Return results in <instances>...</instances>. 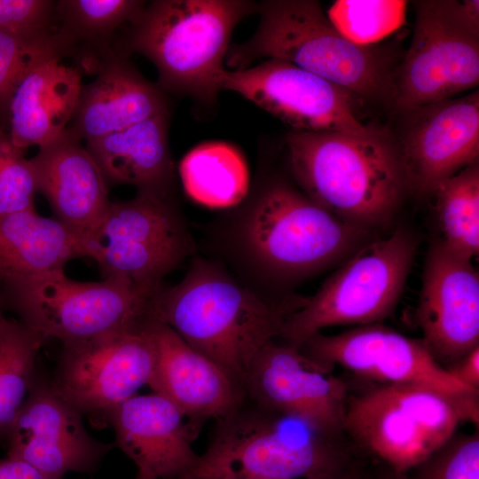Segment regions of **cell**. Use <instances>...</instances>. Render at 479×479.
<instances>
[{
  "mask_svg": "<svg viewBox=\"0 0 479 479\" xmlns=\"http://www.w3.org/2000/svg\"><path fill=\"white\" fill-rule=\"evenodd\" d=\"M37 192L56 219L82 236L106 213L111 201L107 183L92 155L67 130L30 159Z\"/></svg>",
  "mask_w": 479,
  "mask_h": 479,
  "instance_id": "cell-22",
  "label": "cell"
},
{
  "mask_svg": "<svg viewBox=\"0 0 479 479\" xmlns=\"http://www.w3.org/2000/svg\"><path fill=\"white\" fill-rule=\"evenodd\" d=\"M184 418L155 392L135 395L114 410L109 425L116 446L136 465V478L183 479L196 467L200 455Z\"/></svg>",
  "mask_w": 479,
  "mask_h": 479,
  "instance_id": "cell-19",
  "label": "cell"
},
{
  "mask_svg": "<svg viewBox=\"0 0 479 479\" xmlns=\"http://www.w3.org/2000/svg\"><path fill=\"white\" fill-rule=\"evenodd\" d=\"M6 441L7 457L29 464L47 479L93 472L114 445L92 437L82 415L38 371Z\"/></svg>",
  "mask_w": 479,
  "mask_h": 479,
  "instance_id": "cell-16",
  "label": "cell"
},
{
  "mask_svg": "<svg viewBox=\"0 0 479 479\" xmlns=\"http://www.w3.org/2000/svg\"><path fill=\"white\" fill-rule=\"evenodd\" d=\"M135 479H137V478H135Z\"/></svg>",
  "mask_w": 479,
  "mask_h": 479,
  "instance_id": "cell-41",
  "label": "cell"
},
{
  "mask_svg": "<svg viewBox=\"0 0 479 479\" xmlns=\"http://www.w3.org/2000/svg\"><path fill=\"white\" fill-rule=\"evenodd\" d=\"M257 27L245 42L231 44L225 57L232 70L277 59L322 77L362 101L386 102L392 68L382 53L357 44L332 23L316 0L258 3Z\"/></svg>",
  "mask_w": 479,
  "mask_h": 479,
  "instance_id": "cell-6",
  "label": "cell"
},
{
  "mask_svg": "<svg viewBox=\"0 0 479 479\" xmlns=\"http://www.w3.org/2000/svg\"><path fill=\"white\" fill-rule=\"evenodd\" d=\"M216 479H267V478L245 476V477H220V478H216Z\"/></svg>",
  "mask_w": 479,
  "mask_h": 479,
  "instance_id": "cell-39",
  "label": "cell"
},
{
  "mask_svg": "<svg viewBox=\"0 0 479 479\" xmlns=\"http://www.w3.org/2000/svg\"><path fill=\"white\" fill-rule=\"evenodd\" d=\"M84 256L104 278L124 281L154 295L163 278L194 249L193 240L169 199L139 193L111 202L82 236Z\"/></svg>",
  "mask_w": 479,
  "mask_h": 479,
  "instance_id": "cell-11",
  "label": "cell"
},
{
  "mask_svg": "<svg viewBox=\"0 0 479 479\" xmlns=\"http://www.w3.org/2000/svg\"><path fill=\"white\" fill-rule=\"evenodd\" d=\"M418 246L416 234L400 226L363 247L287 318L279 338L301 349L324 328L380 323L397 305Z\"/></svg>",
  "mask_w": 479,
  "mask_h": 479,
  "instance_id": "cell-8",
  "label": "cell"
},
{
  "mask_svg": "<svg viewBox=\"0 0 479 479\" xmlns=\"http://www.w3.org/2000/svg\"><path fill=\"white\" fill-rule=\"evenodd\" d=\"M286 140L297 187L347 223L375 232L392 221L410 192L389 130L372 137L290 131Z\"/></svg>",
  "mask_w": 479,
  "mask_h": 479,
  "instance_id": "cell-3",
  "label": "cell"
},
{
  "mask_svg": "<svg viewBox=\"0 0 479 479\" xmlns=\"http://www.w3.org/2000/svg\"><path fill=\"white\" fill-rule=\"evenodd\" d=\"M146 320L63 345L52 384L96 428L109 425L114 410L148 384L155 352Z\"/></svg>",
  "mask_w": 479,
  "mask_h": 479,
  "instance_id": "cell-12",
  "label": "cell"
},
{
  "mask_svg": "<svg viewBox=\"0 0 479 479\" xmlns=\"http://www.w3.org/2000/svg\"><path fill=\"white\" fill-rule=\"evenodd\" d=\"M22 151L0 128V215L35 209V174Z\"/></svg>",
  "mask_w": 479,
  "mask_h": 479,
  "instance_id": "cell-33",
  "label": "cell"
},
{
  "mask_svg": "<svg viewBox=\"0 0 479 479\" xmlns=\"http://www.w3.org/2000/svg\"><path fill=\"white\" fill-rule=\"evenodd\" d=\"M393 135L410 192L432 195L437 186L479 156V90L397 113Z\"/></svg>",
  "mask_w": 479,
  "mask_h": 479,
  "instance_id": "cell-15",
  "label": "cell"
},
{
  "mask_svg": "<svg viewBox=\"0 0 479 479\" xmlns=\"http://www.w3.org/2000/svg\"><path fill=\"white\" fill-rule=\"evenodd\" d=\"M84 256L82 235L35 209L0 215V286L64 270Z\"/></svg>",
  "mask_w": 479,
  "mask_h": 479,
  "instance_id": "cell-25",
  "label": "cell"
},
{
  "mask_svg": "<svg viewBox=\"0 0 479 479\" xmlns=\"http://www.w3.org/2000/svg\"><path fill=\"white\" fill-rule=\"evenodd\" d=\"M221 90L233 91L287 125L293 132L374 136L360 120L357 96L299 67L277 59L245 69H225Z\"/></svg>",
  "mask_w": 479,
  "mask_h": 479,
  "instance_id": "cell-13",
  "label": "cell"
},
{
  "mask_svg": "<svg viewBox=\"0 0 479 479\" xmlns=\"http://www.w3.org/2000/svg\"><path fill=\"white\" fill-rule=\"evenodd\" d=\"M248 0H155L129 24L115 51L137 52L157 69L165 91L211 107L222 90L220 80L238 23L256 13Z\"/></svg>",
  "mask_w": 479,
  "mask_h": 479,
  "instance_id": "cell-4",
  "label": "cell"
},
{
  "mask_svg": "<svg viewBox=\"0 0 479 479\" xmlns=\"http://www.w3.org/2000/svg\"><path fill=\"white\" fill-rule=\"evenodd\" d=\"M446 370L459 381L479 392V346L453 363Z\"/></svg>",
  "mask_w": 479,
  "mask_h": 479,
  "instance_id": "cell-35",
  "label": "cell"
},
{
  "mask_svg": "<svg viewBox=\"0 0 479 479\" xmlns=\"http://www.w3.org/2000/svg\"><path fill=\"white\" fill-rule=\"evenodd\" d=\"M96 78L82 86L67 130L85 143L169 113L166 92L146 80L128 56L111 51L100 58Z\"/></svg>",
  "mask_w": 479,
  "mask_h": 479,
  "instance_id": "cell-21",
  "label": "cell"
},
{
  "mask_svg": "<svg viewBox=\"0 0 479 479\" xmlns=\"http://www.w3.org/2000/svg\"><path fill=\"white\" fill-rule=\"evenodd\" d=\"M153 297L119 279L81 282L57 270L3 286L0 304L24 325L66 345L140 324Z\"/></svg>",
  "mask_w": 479,
  "mask_h": 479,
  "instance_id": "cell-9",
  "label": "cell"
},
{
  "mask_svg": "<svg viewBox=\"0 0 479 479\" xmlns=\"http://www.w3.org/2000/svg\"><path fill=\"white\" fill-rule=\"evenodd\" d=\"M305 301L266 297L218 263L198 258L181 281L153 295L148 318L169 326L243 388L253 360Z\"/></svg>",
  "mask_w": 479,
  "mask_h": 479,
  "instance_id": "cell-2",
  "label": "cell"
},
{
  "mask_svg": "<svg viewBox=\"0 0 479 479\" xmlns=\"http://www.w3.org/2000/svg\"><path fill=\"white\" fill-rule=\"evenodd\" d=\"M245 395L274 411L297 417L318 430L346 436L343 429L348 385L286 342H269L243 381Z\"/></svg>",
  "mask_w": 479,
  "mask_h": 479,
  "instance_id": "cell-17",
  "label": "cell"
},
{
  "mask_svg": "<svg viewBox=\"0 0 479 479\" xmlns=\"http://www.w3.org/2000/svg\"><path fill=\"white\" fill-rule=\"evenodd\" d=\"M75 53L74 43L58 26L33 35L0 30V112L8 114L15 89L34 67L51 58Z\"/></svg>",
  "mask_w": 479,
  "mask_h": 479,
  "instance_id": "cell-30",
  "label": "cell"
},
{
  "mask_svg": "<svg viewBox=\"0 0 479 479\" xmlns=\"http://www.w3.org/2000/svg\"><path fill=\"white\" fill-rule=\"evenodd\" d=\"M417 319L435 360L448 368L479 346V275L440 240L427 252Z\"/></svg>",
  "mask_w": 479,
  "mask_h": 479,
  "instance_id": "cell-18",
  "label": "cell"
},
{
  "mask_svg": "<svg viewBox=\"0 0 479 479\" xmlns=\"http://www.w3.org/2000/svg\"><path fill=\"white\" fill-rule=\"evenodd\" d=\"M169 113L144 120L85 143L107 184H127L137 192L169 199L175 165L169 145Z\"/></svg>",
  "mask_w": 479,
  "mask_h": 479,
  "instance_id": "cell-24",
  "label": "cell"
},
{
  "mask_svg": "<svg viewBox=\"0 0 479 479\" xmlns=\"http://www.w3.org/2000/svg\"><path fill=\"white\" fill-rule=\"evenodd\" d=\"M216 420L206 452L183 479H335L350 468L347 436L327 435L247 396Z\"/></svg>",
  "mask_w": 479,
  "mask_h": 479,
  "instance_id": "cell-5",
  "label": "cell"
},
{
  "mask_svg": "<svg viewBox=\"0 0 479 479\" xmlns=\"http://www.w3.org/2000/svg\"><path fill=\"white\" fill-rule=\"evenodd\" d=\"M478 396L455 399L420 386L377 384L348 395L344 433L354 446L406 474L443 445L460 421L478 425Z\"/></svg>",
  "mask_w": 479,
  "mask_h": 479,
  "instance_id": "cell-7",
  "label": "cell"
},
{
  "mask_svg": "<svg viewBox=\"0 0 479 479\" xmlns=\"http://www.w3.org/2000/svg\"><path fill=\"white\" fill-rule=\"evenodd\" d=\"M0 479H47L29 464L6 457L0 459Z\"/></svg>",
  "mask_w": 479,
  "mask_h": 479,
  "instance_id": "cell-36",
  "label": "cell"
},
{
  "mask_svg": "<svg viewBox=\"0 0 479 479\" xmlns=\"http://www.w3.org/2000/svg\"><path fill=\"white\" fill-rule=\"evenodd\" d=\"M155 359L148 386L194 420L219 418L245 397L244 389L174 330L147 318Z\"/></svg>",
  "mask_w": 479,
  "mask_h": 479,
  "instance_id": "cell-20",
  "label": "cell"
},
{
  "mask_svg": "<svg viewBox=\"0 0 479 479\" xmlns=\"http://www.w3.org/2000/svg\"><path fill=\"white\" fill-rule=\"evenodd\" d=\"M230 208L220 245L241 281L266 297L268 287L342 263L374 240L373 231L334 216L277 176L260 181Z\"/></svg>",
  "mask_w": 479,
  "mask_h": 479,
  "instance_id": "cell-1",
  "label": "cell"
},
{
  "mask_svg": "<svg viewBox=\"0 0 479 479\" xmlns=\"http://www.w3.org/2000/svg\"><path fill=\"white\" fill-rule=\"evenodd\" d=\"M145 3L137 0H60L55 4L58 27L77 46L92 45L98 59L113 51L114 33L132 23Z\"/></svg>",
  "mask_w": 479,
  "mask_h": 479,
  "instance_id": "cell-29",
  "label": "cell"
},
{
  "mask_svg": "<svg viewBox=\"0 0 479 479\" xmlns=\"http://www.w3.org/2000/svg\"><path fill=\"white\" fill-rule=\"evenodd\" d=\"M335 479H362V478L349 468Z\"/></svg>",
  "mask_w": 479,
  "mask_h": 479,
  "instance_id": "cell-38",
  "label": "cell"
},
{
  "mask_svg": "<svg viewBox=\"0 0 479 479\" xmlns=\"http://www.w3.org/2000/svg\"><path fill=\"white\" fill-rule=\"evenodd\" d=\"M379 479H410V478L408 477L406 474L399 473L390 468V470L388 473L384 474Z\"/></svg>",
  "mask_w": 479,
  "mask_h": 479,
  "instance_id": "cell-37",
  "label": "cell"
},
{
  "mask_svg": "<svg viewBox=\"0 0 479 479\" xmlns=\"http://www.w3.org/2000/svg\"><path fill=\"white\" fill-rule=\"evenodd\" d=\"M301 350L329 371L339 365L378 384L420 386L455 399L479 395L439 365L421 339L380 323L334 335L318 333Z\"/></svg>",
  "mask_w": 479,
  "mask_h": 479,
  "instance_id": "cell-14",
  "label": "cell"
},
{
  "mask_svg": "<svg viewBox=\"0 0 479 479\" xmlns=\"http://www.w3.org/2000/svg\"><path fill=\"white\" fill-rule=\"evenodd\" d=\"M179 176L186 194L209 208H230L247 194L246 161L233 145L210 141L200 144L182 159Z\"/></svg>",
  "mask_w": 479,
  "mask_h": 479,
  "instance_id": "cell-26",
  "label": "cell"
},
{
  "mask_svg": "<svg viewBox=\"0 0 479 479\" xmlns=\"http://www.w3.org/2000/svg\"><path fill=\"white\" fill-rule=\"evenodd\" d=\"M5 319V318L3 316L0 309V324Z\"/></svg>",
  "mask_w": 479,
  "mask_h": 479,
  "instance_id": "cell-40",
  "label": "cell"
},
{
  "mask_svg": "<svg viewBox=\"0 0 479 479\" xmlns=\"http://www.w3.org/2000/svg\"><path fill=\"white\" fill-rule=\"evenodd\" d=\"M411 44L393 68L386 103L397 113L479 83V19L455 0H419Z\"/></svg>",
  "mask_w": 479,
  "mask_h": 479,
  "instance_id": "cell-10",
  "label": "cell"
},
{
  "mask_svg": "<svg viewBox=\"0 0 479 479\" xmlns=\"http://www.w3.org/2000/svg\"><path fill=\"white\" fill-rule=\"evenodd\" d=\"M55 1L0 0V30L33 35L57 27Z\"/></svg>",
  "mask_w": 479,
  "mask_h": 479,
  "instance_id": "cell-34",
  "label": "cell"
},
{
  "mask_svg": "<svg viewBox=\"0 0 479 479\" xmlns=\"http://www.w3.org/2000/svg\"><path fill=\"white\" fill-rule=\"evenodd\" d=\"M408 1L338 0L326 14L349 41L364 46L384 38L405 20Z\"/></svg>",
  "mask_w": 479,
  "mask_h": 479,
  "instance_id": "cell-31",
  "label": "cell"
},
{
  "mask_svg": "<svg viewBox=\"0 0 479 479\" xmlns=\"http://www.w3.org/2000/svg\"><path fill=\"white\" fill-rule=\"evenodd\" d=\"M47 338L20 321L0 324V438L8 434L36 374V358Z\"/></svg>",
  "mask_w": 479,
  "mask_h": 479,
  "instance_id": "cell-27",
  "label": "cell"
},
{
  "mask_svg": "<svg viewBox=\"0 0 479 479\" xmlns=\"http://www.w3.org/2000/svg\"><path fill=\"white\" fill-rule=\"evenodd\" d=\"M81 73L62 58L34 67L15 89L8 109L10 138L23 150L59 137L71 123L82 91Z\"/></svg>",
  "mask_w": 479,
  "mask_h": 479,
  "instance_id": "cell-23",
  "label": "cell"
},
{
  "mask_svg": "<svg viewBox=\"0 0 479 479\" xmlns=\"http://www.w3.org/2000/svg\"><path fill=\"white\" fill-rule=\"evenodd\" d=\"M440 239L455 254L471 260L479 253V162L440 184L434 193Z\"/></svg>",
  "mask_w": 479,
  "mask_h": 479,
  "instance_id": "cell-28",
  "label": "cell"
},
{
  "mask_svg": "<svg viewBox=\"0 0 479 479\" xmlns=\"http://www.w3.org/2000/svg\"><path fill=\"white\" fill-rule=\"evenodd\" d=\"M410 479H479V434L454 433L418 464Z\"/></svg>",
  "mask_w": 479,
  "mask_h": 479,
  "instance_id": "cell-32",
  "label": "cell"
}]
</instances>
